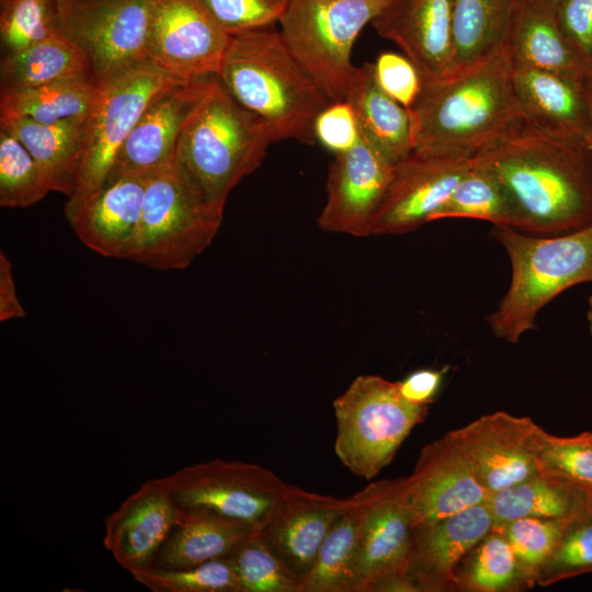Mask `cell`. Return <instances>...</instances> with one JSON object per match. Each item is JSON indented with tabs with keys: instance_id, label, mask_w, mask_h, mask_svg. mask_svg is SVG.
<instances>
[{
	"instance_id": "obj_24",
	"label": "cell",
	"mask_w": 592,
	"mask_h": 592,
	"mask_svg": "<svg viewBox=\"0 0 592 592\" xmlns=\"http://www.w3.org/2000/svg\"><path fill=\"white\" fill-rule=\"evenodd\" d=\"M344 505L345 499L293 486L260 533L272 550L301 578L311 568Z\"/></svg>"
},
{
	"instance_id": "obj_5",
	"label": "cell",
	"mask_w": 592,
	"mask_h": 592,
	"mask_svg": "<svg viewBox=\"0 0 592 592\" xmlns=\"http://www.w3.org/2000/svg\"><path fill=\"white\" fill-rule=\"evenodd\" d=\"M491 235L505 249L512 276L487 321L497 338L517 343L550 300L577 284L592 282V225L557 236L493 225Z\"/></svg>"
},
{
	"instance_id": "obj_52",
	"label": "cell",
	"mask_w": 592,
	"mask_h": 592,
	"mask_svg": "<svg viewBox=\"0 0 592 592\" xmlns=\"http://www.w3.org/2000/svg\"><path fill=\"white\" fill-rule=\"evenodd\" d=\"M10 0H0V3L1 5H3L4 3L9 2Z\"/></svg>"
},
{
	"instance_id": "obj_43",
	"label": "cell",
	"mask_w": 592,
	"mask_h": 592,
	"mask_svg": "<svg viewBox=\"0 0 592 592\" xmlns=\"http://www.w3.org/2000/svg\"><path fill=\"white\" fill-rule=\"evenodd\" d=\"M229 35L273 26L292 0H198Z\"/></svg>"
},
{
	"instance_id": "obj_39",
	"label": "cell",
	"mask_w": 592,
	"mask_h": 592,
	"mask_svg": "<svg viewBox=\"0 0 592 592\" xmlns=\"http://www.w3.org/2000/svg\"><path fill=\"white\" fill-rule=\"evenodd\" d=\"M568 521L521 517L496 524L493 527L504 535L522 570L534 587L540 568L555 550Z\"/></svg>"
},
{
	"instance_id": "obj_26",
	"label": "cell",
	"mask_w": 592,
	"mask_h": 592,
	"mask_svg": "<svg viewBox=\"0 0 592 592\" xmlns=\"http://www.w3.org/2000/svg\"><path fill=\"white\" fill-rule=\"evenodd\" d=\"M357 119L361 137L396 166L413 150L409 111L377 83L373 64L356 67L346 99Z\"/></svg>"
},
{
	"instance_id": "obj_14",
	"label": "cell",
	"mask_w": 592,
	"mask_h": 592,
	"mask_svg": "<svg viewBox=\"0 0 592 592\" xmlns=\"http://www.w3.org/2000/svg\"><path fill=\"white\" fill-rule=\"evenodd\" d=\"M543 431L531 418L497 411L451 433L491 494L540 473L537 455Z\"/></svg>"
},
{
	"instance_id": "obj_37",
	"label": "cell",
	"mask_w": 592,
	"mask_h": 592,
	"mask_svg": "<svg viewBox=\"0 0 592 592\" xmlns=\"http://www.w3.org/2000/svg\"><path fill=\"white\" fill-rule=\"evenodd\" d=\"M130 574L152 592H241L231 555L186 568L152 567Z\"/></svg>"
},
{
	"instance_id": "obj_17",
	"label": "cell",
	"mask_w": 592,
	"mask_h": 592,
	"mask_svg": "<svg viewBox=\"0 0 592 592\" xmlns=\"http://www.w3.org/2000/svg\"><path fill=\"white\" fill-rule=\"evenodd\" d=\"M415 527L487 501L489 493L451 431L425 445L405 477Z\"/></svg>"
},
{
	"instance_id": "obj_11",
	"label": "cell",
	"mask_w": 592,
	"mask_h": 592,
	"mask_svg": "<svg viewBox=\"0 0 592 592\" xmlns=\"http://www.w3.org/2000/svg\"><path fill=\"white\" fill-rule=\"evenodd\" d=\"M158 0H55L57 30L88 56L94 78L147 61L149 27Z\"/></svg>"
},
{
	"instance_id": "obj_33",
	"label": "cell",
	"mask_w": 592,
	"mask_h": 592,
	"mask_svg": "<svg viewBox=\"0 0 592 592\" xmlns=\"http://www.w3.org/2000/svg\"><path fill=\"white\" fill-rule=\"evenodd\" d=\"M357 556L358 512L349 498L311 568L300 578L299 592H358Z\"/></svg>"
},
{
	"instance_id": "obj_46",
	"label": "cell",
	"mask_w": 592,
	"mask_h": 592,
	"mask_svg": "<svg viewBox=\"0 0 592 592\" xmlns=\"http://www.w3.org/2000/svg\"><path fill=\"white\" fill-rule=\"evenodd\" d=\"M555 10L561 30L592 72V0H560Z\"/></svg>"
},
{
	"instance_id": "obj_47",
	"label": "cell",
	"mask_w": 592,
	"mask_h": 592,
	"mask_svg": "<svg viewBox=\"0 0 592 592\" xmlns=\"http://www.w3.org/2000/svg\"><path fill=\"white\" fill-rule=\"evenodd\" d=\"M447 367L421 368L397 382L401 396L411 403L429 406L442 386Z\"/></svg>"
},
{
	"instance_id": "obj_44",
	"label": "cell",
	"mask_w": 592,
	"mask_h": 592,
	"mask_svg": "<svg viewBox=\"0 0 592 592\" xmlns=\"http://www.w3.org/2000/svg\"><path fill=\"white\" fill-rule=\"evenodd\" d=\"M373 68L379 87L409 110L422 88V77L412 61L405 55L384 52L373 62Z\"/></svg>"
},
{
	"instance_id": "obj_4",
	"label": "cell",
	"mask_w": 592,
	"mask_h": 592,
	"mask_svg": "<svg viewBox=\"0 0 592 592\" xmlns=\"http://www.w3.org/2000/svg\"><path fill=\"white\" fill-rule=\"evenodd\" d=\"M275 141L270 125L237 102L217 77L183 127L171 163L195 193L225 209L231 190L260 167Z\"/></svg>"
},
{
	"instance_id": "obj_29",
	"label": "cell",
	"mask_w": 592,
	"mask_h": 592,
	"mask_svg": "<svg viewBox=\"0 0 592 592\" xmlns=\"http://www.w3.org/2000/svg\"><path fill=\"white\" fill-rule=\"evenodd\" d=\"M592 503L577 485L545 473L489 494L493 525L521 517L570 520Z\"/></svg>"
},
{
	"instance_id": "obj_6",
	"label": "cell",
	"mask_w": 592,
	"mask_h": 592,
	"mask_svg": "<svg viewBox=\"0 0 592 592\" xmlns=\"http://www.w3.org/2000/svg\"><path fill=\"white\" fill-rule=\"evenodd\" d=\"M145 177L141 216L125 259L159 271L183 270L214 240L224 209L195 193L171 162Z\"/></svg>"
},
{
	"instance_id": "obj_38",
	"label": "cell",
	"mask_w": 592,
	"mask_h": 592,
	"mask_svg": "<svg viewBox=\"0 0 592 592\" xmlns=\"http://www.w3.org/2000/svg\"><path fill=\"white\" fill-rule=\"evenodd\" d=\"M230 555L241 592H299L300 578L272 550L259 531Z\"/></svg>"
},
{
	"instance_id": "obj_41",
	"label": "cell",
	"mask_w": 592,
	"mask_h": 592,
	"mask_svg": "<svg viewBox=\"0 0 592 592\" xmlns=\"http://www.w3.org/2000/svg\"><path fill=\"white\" fill-rule=\"evenodd\" d=\"M58 33L55 0H10L1 5L0 36L5 54Z\"/></svg>"
},
{
	"instance_id": "obj_16",
	"label": "cell",
	"mask_w": 592,
	"mask_h": 592,
	"mask_svg": "<svg viewBox=\"0 0 592 592\" xmlns=\"http://www.w3.org/2000/svg\"><path fill=\"white\" fill-rule=\"evenodd\" d=\"M395 166L361 135L350 149L335 153L327 179V200L318 217L326 231L369 236L372 219L390 183Z\"/></svg>"
},
{
	"instance_id": "obj_8",
	"label": "cell",
	"mask_w": 592,
	"mask_h": 592,
	"mask_svg": "<svg viewBox=\"0 0 592 592\" xmlns=\"http://www.w3.org/2000/svg\"><path fill=\"white\" fill-rule=\"evenodd\" d=\"M388 0H292L281 35L331 102L344 101L356 67L351 55L362 30Z\"/></svg>"
},
{
	"instance_id": "obj_34",
	"label": "cell",
	"mask_w": 592,
	"mask_h": 592,
	"mask_svg": "<svg viewBox=\"0 0 592 592\" xmlns=\"http://www.w3.org/2000/svg\"><path fill=\"white\" fill-rule=\"evenodd\" d=\"M444 218H473L514 229L519 227L516 210L504 184L492 170L474 158L468 172L430 221Z\"/></svg>"
},
{
	"instance_id": "obj_1",
	"label": "cell",
	"mask_w": 592,
	"mask_h": 592,
	"mask_svg": "<svg viewBox=\"0 0 592 592\" xmlns=\"http://www.w3.org/2000/svg\"><path fill=\"white\" fill-rule=\"evenodd\" d=\"M474 160L492 170L516 210L517 230L557 236L592 225V146L525 121Z\"/></svg>"
},
{
	"instance_id": "obj_22",
	"label": "cell",
	"mask_w": 592,
	"mask_h": 592,
	"mask_svg": "<svg viewBox=\"0 0 592 592\" xmlns=\"http://www.w3.org/2000/svg\"><path fill=\"white\" fill-rule=\"evenodd\" d=\"M512 77L525 123L547 134L590 144L591 82L527 67H512Z\"/></svg>"
},
{
	"instance_id": "obj_7",
	"label": "cell",
	"mask_w": 592,
	"mask_h": 592,
	"mask_svg": "<svg viewBox=\"0 0 592 592\" xmlns=\"http://www.w3.org/2000/svg\"><path fill=\"white\" fill-rule=\"evenodd\" d=\"M333 410L335 455L353 475L371 480L394 459L429 406L406 400L397 383L360 375L335 398Z\"/></svg>"
},
{
	"instance_id": "obj_12",
	"label": "cell",
	"mask_w": 592,
	"mask_h": 592,
	"mask_svg": "<svg viewBox=\"0 0 592 592\" xmlns=\"http://www.w3.org/2000/svg\"><path fill=\"white\" fill-rule=\"evenodd\" d=\"M231 39L198 0H158L147 60L182 81L218 76Z\"/></svg>"
},
{
	"instance_id": "obj_3",
	"label": "cell",
	"mask_w": 592,
	"mask_h": 592,
	"mask_svg": "<svg viewBox=\"0 0 592 592\" xmlns=\"http://www.w3.org/2000/svg\"><path fill=\"white\" fill-rule=\"evenodd\" d=\"M218 79L237 102L270 125L277 141H316L315 122L331 100L274 25L232 35Z\"/></svg>"
},
{
	"instance_id": "obj_19",
	"label": "cell",
	"mask_w": 592,
	"mask_h": 592,
	"mask_svg": "<svg viewBox=\"0 0 592 592\" xmlns=\"http://www.w3.org/2000/svg\"><path fill=\"white\" fill-rule=\"evenodd\" d=\"M371 24L403 52L422 80L441 79L458 69L452 0H388Z\"/></svg>"
},
{
	"instance_id": "obj_36",
	"label": "cell",
	"mask_w": 592,
	"mask_h": 592,
	"mask_svg": "<svg viewBox=\"0 0 592 592\" xmlns=\"http://www.w3.org/2000/svg\"><path fill=\"white\" fill-rule=\"evenodd\" d=\"M53 191L49 178L26 147L0 128V205L24 208Z\"/></svg>"
},
{
	"instance_id": "obj_2",
	"label": "cell",
	"mask_w": 592,
	"mask_h": 592,
	"mask_svg": "<svg viewBox=\"0 0 592 592\" xmlns=\"http://www.w3.org/2000/svg\"><path fill=\"white\" fill-rule=\"evenodd\" d=\"M413 153L475 158L524 122L506 50L452 75L422 80L408 110Z\"/></svg>"
},
{
	"instance_id": "obj_30",
	"label": "cell",
	"mask_w": 592,
	"mask_h": 592,
	"mask_svg": "<svg viewBox=\"0 0 592 592\" xmlns=\"http://www.w3.org/2000/svg\"><path fill=\"white\" fill-rule=\"evenodd\" d=\"M88 77L94 78L87 54L59 32L1 60V90Z\"/></svg>"
},
{
	"instance_id": "obj_18",
	"label": "cell",
	"mask_w": 592,
	"mask_h": 592,
	"mask_svg": "<svg viewBox=\"0 0 592 592\" xmlns=\"http://www.w3.org/2000/svg\"><path fill=\"white\" fill-rule=\"evenodd\" d=\"M217 77L180 81L158 93L122 146L109 179L127 173L146 175L170 163L183 127Z\"/></svg>"
},
{
	"instance_id": "obj_9",
	"label": "cell",
	"mask_w": 592,
	"mask_h": 592,
	"mask_svg": "<svg viewBox=\"0 0 592 592\" xmlns=\"http://www.w3.org/2000/svg\"><path fill=\"white\" fill-rule=\"evenodd\" d=\"M180 81L147 60L101 82L87 119L82 159L76 187L65 205L66 216L105 184L122 146L151 100Z\"/></svg>"
},
{
	"instance_id": "obj_35",
	"label": "cell",
	"mask_w": 592,
	"mask_h": 592,
	"mask_svg": "<svg viewBox=\"0 0 592 592\" xmlns=\"http://www.w3.org/2000/svg\"><path fill=\"white\" fill-rule=\"evenodd\" d=\"M533 588L504 535L492 526L456 572V591L519 592Z\"/></svg>"
},
{
	"instance_id": "obj_20",
	"label": "cell",
	"mask_w": 592,
	"mask_h": 592,
	"mask_svg": "<svg viewBox=\"0 0 592 592\" xmlns=\"http://www.w3.org/2000/svg\"><path fill=\"white\" fill-rule=\"evenodd\" d=\"M493 526L487 501L414 528L406 569L419 592L456 591L466 555Z\"/></svg>"
},
{
	"instance_id": "obj_28",
	"label": "cell",
	"mask_w": 592,
	"mask_h": 592,
	"mask_svg": "<svg viewBox=\"0 0 592 592\" xmlns=\"http://www.w3.org/2000/svg\"><path fill=\"white\" fill-rule=\"evenodd\" d=\"M87 118L44 124L27 118H0V128L16 137L50 180L53 191L72 194L82 159Z\"/></svg>"
},
{
	"instance_id": "obj_21",
	"label": "cell",
	"mask_w": 592,
	"mask_h": 592,
	"mask_svg": "<svg viewBox=\"0 0 592 592\" xmlns=\"http://www.w3.org/2000/svg\"><path fill=\"white\" fill-rule=\"evenodd\" d=\"M179 510L155 479L147 480L105 517L103 545L129 573L152 568Z\"/></svg>"
},
{
	"instance_id": "obj_42",
	"label": "cell",
	"mask_w": 592,
	"mask_h": 592,
	"mask_svg": "<svg viewBox=\"0 0 592 592\" xmlns=\"http://www.w3.org/2000/svg\"><path fill=\"white\" fill-rule=\"evenodd\" d=\"M537 459L540 473L563 478L592 496V432L565 437L544 430Z\"/></svg>"
},
{
	"instance_id": "obj_10",
	"label": "cell",
	"mask_w": 592,
	"mask_h": 592,
	"mask_svg": "<svg viewBox=\"0 0 592 592\" xmlns=\"http://www.w3.org/2000/svg\"><path fill=\"white\" fill-rule=\"evenodd\" d=\"M155 480L181 508L208 509L259 532L293 487L262 466L219 458Z\"/></svg>"
},
{
	"instance_id": "obj_15",
	"label": "cell",
	"mask_w": 592,
	"mask_h": 592,
	"mask_svg": "<svg viewBox=\"0 0 592 592\" xmlns=\"http://www.w3.org/2000/svg\"><path fill=\"white\" fill-rule=\"evenodd\" d=\"M471 164L473 158L412 152L395 166L369 236L402 235L429 223Z\"/></svg>"
},
{
	"instance_id": "obj_49",
	"label": "cell",
	"mask_w": 592,
	"mask_h": 592,
	"mask_svg": "<svg viewBox=\"0 0 592 592\" xmlns=\"http://www.w3.org/2000/svg\"><path fill=\"white\" fill-rule=\"evenodd\" d=\"M588 303H589V309H588V321H589V325H590V332H591V335H592V295L589 297L588 299Z\"/></svg>"
},
{
	"instance_id": "obj_40",
	"label": "cell",
	"mask_w": 592,
	"mask_h": 592,
	"mask_svg": "<svg viewBox=\"0 0 592 592\" xmlns=\"http://www.w3.org/2000/svg\"><path fill=\"white\" fill-rule=\"evenodd\" d=\"M592 571V503L566 524L558 544L540 568L536 584L547 587Z\"/></svg>"
},
{
	"instance_id": "obj_27",
	"label": "cell",
	"mask_w": 592,
	"mask_h": 592,
	"mask_svg": "<svg viewBox=\"0 0 592 592\" xmlns=\"http://www.w3.org/2000/svg\"><path fill=\"white\" fill-rule=\"evenodd\" d=\"M153 567L180 569L230 555L255 530L208 509L181 508Z\"/></svg>"
},
{
	"instance_id": "obj_50",
	"label": "cell",
	"mask_w": 592,
	"mask_h": 592,
	"mask_svg": "<svg viewBox=\"0 0 592 592\" xmlns=\"http://www.w3.org/2000/svg\"><path fill=\"white\" fill-rule=\"evenodd\" d=\"M560 0H547V2L549 4H551L554 8L557 5V3L559 2Z\"/></svg>"
},
{
	"instance_id": "obj_13",
	"label": "cell",
	"mask_w": 592,
	"mask_h": 592,
	"mask_svg": "<svg viewBox=\"0 0 592 592\" xmlns=\"http://www.w3.org/2000/svg\"><path fill=\"white\" fill-rule=\"evenodd\" d=\"M351 498L358 512V592H367L382 578L406 573L415 522L405 477L369 483Z\"/></svg>"
},
{
	"instance_id": "obj_32",
	"label": "cell",
	"mask_w": 592,
	"mask_h": 592,
	"mask_svg": "<svg viewBox=\"0 0 592 592\" xmlns=\"http://www.w3.org/2000/svg\"><path fill=\"white\" fill-rule=\"evenodd\" d=\"M100 88L101 82L88 77L1 90L0 118L21 117L44 124L87 118L98 101Z\"/></svg>"
},
{
	"instance_id": "obj_45",
	"label": "cell",
	"mask_w": 592,
	"mask_h": 592,
	"mask_svg": "<svg viewBox=\"0 0 592 592\" xmlns=\"http://www.w3.org/2000/svg\"><path fill=\"white\" fill-rule=\"evenodd\" d=\"M314 133L327 149L339 153L353 147L360 139L355 113L348 101L331 102L318 115Z\"/></svg>"
},
{
	"instance_id": "obj_51",
	"label": "cell",
	"mask_w": 592,
	"mask_h": 592,
	"mask_svg": "<svg viewBox=\"0 0 592 592\" xmlns=\"http://www.w3.org/2000/svg\"><path fill=\"white\" fill-rule=\"evenodd\" d=\"M590 99H591V109H592V87L590 89ZM590 145L592 146V133H591Z\"/></svg>"
},
{
	"instance_id": "obj_31",
	"label": "cell",
	"mask_w": 592,
	"mask_h": 592,
	"mask_svg": "<svg viewBox=\"0 0 592 592\" xmlns=\"http://www.w3.org/2000/svg\"><path fill=\"white\" fill-rule=\"evenodd\" d=\"M519 0H452L457 68L480 62L505 49Z\"/></svg>"
},
{
	"instance_id": "obj_48",
	"label": "cell",
	"mask_w": 592,
	"mask_h": 592,
	"mask_svg": "<svg viewBox=\"0 0 592 592\" xmlns=\"http://www.w3.org/2000/svg\"><path fill=\"white\" fill-rule=\"evenodd\" d=\"M25 316L16 292L12 275V264L4 253L0 251V322L18 319Z\"/></svg>"
},
{
	"instance_id": "obj_25",
	"label": "cell",
	"mask_w": 592,
	"mask_h": 592,
	"mask_svg": "<svg viewBox=\"0 0 592 592\" xmlns=\"http://www.w3.org/2000/svg\"><path fill=\"white\" fill-rule=\"evenodd\" d=\"M505 50L512 67H527L592 83L581 53L561 30L547 0H519Z\"/></svg>"
},
{
	"instance_id": "obj_23",
	"label": "cell",
	"mask_w": 592,
	"mask_h": 592,
	"mask_svg": "<svg viewBox=\"0 0 592 592\" xmlns=\"http://www.w3.org/2000/svg\"><path fill=\"white\" fill-rule=\"evenodd\" d=\"M145 187V175L110 178L66 217L86 247L102 257L125 259L141 216Z\"/></svg>"
}]
</instances>
